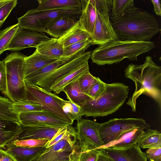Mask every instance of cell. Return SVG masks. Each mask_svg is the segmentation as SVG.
Listing matches in <instances>:
<instances>
[{
	"mask_svg": "<svg viewBox=\"0 0 161 161\" xmlns=\"http://www.w3.org/2000/svg\"><path fill=\"white\" fill-rule=\"evenodd\" d=\"M124 72L126 78L135 83V90L126 104L135 112L137 99L142 94L151 97L160 106L161 105V67L155 63L149 56L142 64H129Z\"/></svg>",
	"mask_w": 161,
	"mask_h": 161,
	"instance_id": "6da1fadb",
	"label": "cell"
},
{
	"mask_svg": "<svg viewBox=\"0 0 161 161\" xmlns=\"http://www.w3.org/2000/svg\"><path fill=\"white\" fill-rule=\"evenodd\" d=\"M111 22L120 40L150 41L160 31L153 14L135 6Z\"/></svg>",
	"mask_w": 161,
	"mask_h": 161,
	"instance_id": "7a4b0ae2",
	"label": "cell"
},
{
	"mask_svg": "<svg viewBox=\"0 0 161 161\" xmlns=\"http://www.w3.org/2000/svg\"><path fill=\"white\" fill-rule=\"evenodd\" d=\"M154 47V43L150 41L119 39L99 45L92 52L90 58L98 65L116 64L126 58L136 60L139 55Z\"/></svg>",
	"mask_w": 161,
	"mask_h": 161,
	"instance_id": "3957f363",
	"label": "cell"
},
{
	"mask_svg": "<svg viewBox=\"0 0 161 161\" xmlns=\"http://www.w3.org/2000/svg\"><path fill=\"white\" fill-rule=\"evenodd\" d=\"M129 90V87L122 83H106L104 91L97 99L86 102L80 108L87 117L95 118L112 114L124 104Z\"/></svg>",
	"mask_w": 161,
	"mask_h": 161,
	"instance_id": "277c9868",
	"label": "cell"
},
{
	"mask_svg": "<svg viewBox=\"0 0 161 161\" xmlns=\"http://www.w3.org/2000/svg\"><path fill=\"white\" fill-rule=\"evenodd\" d=\"M25 56L20 52H15L3 60L6 71L7 91L5 95L13 102L26 100V85L24 73Z\"/></svg>",
	"mask_w": 161,
	"mask_h": 161,
	"instance_id": "5b68a950",
	"label": "cell"
},
{
	"mask_svg": "<svg viewBox=\"0 0 161 161\" xmlns=\"http://www.w3.org/2000/svg\"><path fill=\"white\" fill-rule=\"evenodd\" d=\"M82 8L71 7L37 11L35 9L29 10L22 16L17 18L19 27L38 32L47 33L48 25L55 19L69 17L76 20L79 19Z\"/></svg>",
	"mask_w": 161,
	"mask_h": 161,
	"instance_id": "8992f818",
	"label": "cell"
},
{
	"mask_svg": "<svg viewBox=\"0 0 161 161\" xmlns=\"http://www.w3.org/2000/svg\"><path fill=\"white\" fill-rule=\"evenodd\" d=\"M26 98L28 102L41 106L49 112L72 125L74 120L65 110L69 101L38 86L26 84Z\"/></svg>",
	"mask_w": 161,
	"mask_h": 161,
	"instance_id": "52a82bcc",
	"label": "cell"
},
{
	"mask_svg": "<svg viewBox=\"0 0 161 161\" xmlns=\"http://www.w3.org/2000/svg\"><path fill=\"white\" fill-rule=\"evenodd\" d=\"M95 2L96 16L90 37L92 45H99L119 40L109 19L113 0H95Z\"/></svg>",
	"mask_w": 161,
	"mask_h": 161,
	"instance_id": "ba28073f",
	"label": "cell"
},
{
	"mask_svg": "<svg viewBox=\"0 0 161 161\" xmlns=\"http://www.w3.org/2000/svg\"><path fill=\"white\" fill-rule=\"evenodd\" d=\"M150 125L141 118H114L101 123L99 133L103 145L116 140L121 134L137 128L145 130Z\"/></svg>",
	"mask_w": 161,
	"mask_h": 161,
	"instance_id": "9c48e42d",
	"label": "cell"
},
{
	"mask_svg": "<svg viewBox=\"0 0 161 161\" xmlns=\"http://www.w3.org/2000/svg\"><path fill=\"white\" fill-rule=\"evenodd\" d=\"M77 142L76 131L70 125L64 138L31 161H69V156L75 149Z\"/></svg>",
	"mask_w": 161,
	"mask_h": 161,
	"instance_id": "30bf717a",
	"label": "cell"
},
{
	"mask_svg": "<svg viewBox=\"0 0 161 161\" xmlns=\"http://www.w3.org/2000/svg\"><path fill=\"white\" fill-rule=\"evenodd\" d=\"M77 121V146L80 151L97 149L103 145L99 133L101 123L82 118Z\"/></svg>",
	"mask_w": 161,
	"mask_h": 161,
	"instance_id": "8fae6325",
	"label": "cell"
},
{
	"mask_svg": "<svg viewBox=\"0 0 161 161\" xmlns=\"http://www.w3.org/2000/svg\"><path fill=\"white\" fill-rule=\"evenodd\" d=\"M91 53V51L85 52L56 69L38 82L37 85L51 92V88L56 83L82 64L88 62Z\"/></svg>",
	"mask_w": 161,
	"mask_h": 161,
	"instance_id": "7c38bea8",
	"label": "cell"
},
{
	"mask_svg": "<svg viewBox=\"0 0 161 161\" xmlns=\"http://www.w3.org/2000/svg\"><path fill=\"white\" fill-rule=\"evenodd\" d=\"M50 39L44 33L19 27L6 51H15L30 47H36L41 42Z\"/></svg>",
	"mask_w": 161,
	"mask_h": 161,
	"instance_id": "4fadbf2b",
	"label": "cell"
},
{
	"mask_svg": "<svg viewBox=\"0 0 161 161\" xmlns=\"http://www.w3.org/2000/svg\"><path fill=\"white\" fill-rule=\"evenodd\" d=\"M19 122L24 126L45 125L60 127L70 125L52 113L44 110L19 114Z\"/></svg>",
	"mask_w": 161,
	"mask_h": 161,
	"instance_id": "5bb4252c",
	"label": "cell"
},
{
	"mask_svg": "<svg viewBox=\"0 0 161 161\" xmlns=\"http://www.w3.org/2000/svg\"><path fill=\"white\" fill-rule=\"evenodd\" d=\"M100 149L102 153L114 161H148L145 153L142 151L137 144L124 149Z\"/></svg>",
	"mask_w": 161,
	"mask_h": 161,
	"instance_id": "9a60e30c",
	"label": "cell"
},
{
	"mask_svg": "<svg viewBox=\"0 0 161 161\" xmlns=\"http://www.w3.org/2000/svg\"><path fill=\"white\" fill-rule=\"evenodd\" d=\"M60 127L41 125L24 126L21 124L20 131L14 141L47 139L50 141Z\"/></svg>",
	"mask_w": 161,
	"mask_h": 161,
	"instance_id": "2e32d148",
	"label": "cell"
},
{
	"mask_svg": "<svg viewBox=\"0 0 161 161\" xmlns=\"http://www.w3.org/2000/svg\"><path fill=\"white\" fill-rule=\"evenodd\" d=\"M142 128H137L125 131L115 140L101 146L97 149L108 148L115 149H124L137 144L145 132Z\"/></svg>",
	"mask_w": 161,
	"mask_h": 161,
	"instance_id": "e0dca14e",
	"label": "cell"
},
{
	"mask_svg": "<svg viewBox=\"0 0 161 161\" xmlns=\"http://www.w3.org/2000/svg\"><path fill=\"white\" fill-rule=\"evenodd\" d=\"M6 151L15 161H31L42 154L46 148L45 147H27L17 146L11 143L0 148Z\"/></svg>",
	"mask_w": 161,
	"mask_h": 161,
	"instance_id": "ac0fdd59",
	"label": "cell"
},
{
	"mask_svg": "<svg viewBox=\"0 0 161 161\" xmlns=\"http://www.w3.org/2000/svg\"><path fill=\"white\" fill-rule=\"evenodd\" d=\"M81 3L82 12L78 21L82 28L91 36L96 16L95 0H82Z\"/></svg>",
	"mask_w": 161,
	"mask_h": 161,
	"instance_id": "d6986e66",
	"label": "cell"
},
{
	"mask_svg": "<svg viewBox=\"0 0 161 161\" xmlns=\"http://www.w3.org/2000/svg\"><path fill=\"white\" fill-rule=\"evenodd\" d=\"M21 130V124L0 118V148L12 143Z\"/></svg>",
	"mask_w": 161,
	"mask_h": 161,
	"instance_id": "ffe728a7",
	"label": "cell"
},
{
	"mask_svg": "<svg viewBox=\"0 0 161 161\" xmlns=\"http://www.w3.org/2000/svg\"><path fill=\"white\" fill-rule=\"evenodd\" d=\"M57 60L48 58L36 50L32 54L28 56H25L24 58V78L39 69Z\"/></svg>",
	"mask_w": 161,
	"mask_h": 161,
	"instance_id": "44dd1931",
	"label": "cell"
},
{
	"mask_svg": "<svg viewBox=\"0 0 161 161\" xmlns=\"http://www.w3.org/2000/svg\"><path fill=\"white\" fill-rule=\"evenodd\" d=\"M36 48L39 53L48 58L63 61L64 48L58 39L51 38L42 42Z\"/></svg>",
	"mask_w": 161,
	"mask_h": 161,
	"instance_id": "7402d4cb",
	"label": "cell"
},
{
	"mask_svg": "<svg viewBox=\"0 0 161 161\" xmlns=\"http://www.w3.org/2000/svg\"><path fill=\"white\" fill-rule=\"evenodd\" d=\"M91 35L81 27L78 21L63 36L58 39L64 48L90 38Z\"/></svg>",
	"mask_w": 161,
	"mask_h": 161,
	"instance_id": "603a6c76",
	"label": "cell"
},
{
	"mask_svg": "<svg viewBox=\"0 0 161 161\" xmlns=\"http://www.w3.org/2000/svg\"><path fill=\"white\" fill-rule=\"evenodd\" d=\"M78 21L69 17H62L54 19L47 25V33L58 39L65 33Z\"/></svg>",
	"mask_w": 161,
	"mask_h": 161,
	"instance_id": "cb8c5ba5",
	"label": "cell"
},
{
	"mask_svg": "<svg viewBox=\"0 0 161 161\" xmlns=\"http://www.w3.org/2000/svg\"><path fill=\"white\" fill-rule=\"evenodd\" d=\"M88 62L82 64L61 79L51 88V91L58 94L68 85L77 80L85 73L89 72Z\"/></svg>",
	"mask_w": 161,
	"mask_h": 161,
	"instance_id": "d4e9b609",
	"label": "cell"
},
{
	"mask_svg": "<svg viewBox=\"0 0 161 161\" xmlns=\"http://www.w3.org/2000/svg\"><path fill=\"white\" fill-rule=\"evenodd\" d=\"M62 92L65 93L69 101L80 107L86 102L92 100L83 92L80 86L78 79L67 86Z\"/></svg>",
	"mask_w": 161,
	"mask_h": 161,
	"instance_id": "484cf974",
	"label": "cell"
},
{
	"mask_svg": "<svg viewBox=\"0 0 161 161\" xmlns=\"http://www.w3.org/2000/svg\"><path fill=\"white\" fill-rule=\"evenodd\" d=\"M38 6L35 9L42 11L71 7L81 8V1L79 0H38Z\"/></svg>",
	"mask_w": 161,
	"mask_h": 161,
	"instance_id": "4316f807",
	"label": "cell"
},
{
	"mask_svg": "<svg viewBox=\"0 0 161 161\" xmlns=\"http://www.w3.org/2000/svg\"><path fill=\"white\" fill-rule=\"evenodd\" d=\"M65 63L61 60H58L45 66L25 78V83L37 86L38 82L47 77L54 70Z\"/></svg>",
	"mask_w": 161,
	"mask_h": 161,
	"instance_id": "83f0119b",
	"label": "cell"
},
{
	"mask_svg": "<svg viewBox=\"0 0 161 161\" xmlns=\"http://www.w3.org/2000/svg\"><path fill=\"white\" fill-rule=\"evenodd\" d=\"M137 144L142 148L161 147V134L157 130L146 129L144 134Z\"/></svg>",
	"mask_w": 161,
	"mask_h": 161,
	"instance_id": "f1b7e54d",
	"label": "cell"
},
{
	"mask_svg": "<svg viewBox=\"0 0 161 161\" xmlns=\"http://www.w3.org/2000/svg\"><path fill=\"white\" fill-rule=\"evenodd\" d=\"M92 45V42L89 38L64 47L63 55V61L66 63L72 60L85 52V51Z\"/></svg>",
	"mask_w": 161,
	"mask_h": 161,
	"instance_id": "f546056e",
	"label": "cell"
},
{
	"mask_svg": "<svg viewBox=\"0 0 161 161\" xmlns=\"http://www.w3.org/2000/svg\"><path fill=\"white\" fill-rule=\"evenodd\" d=\"M19 115L13 102L8 98L0 96V118L20 123Z\"/></svg>",
	"mask_w": 161,
	"mask_h": 161,
	"instance_id": "4dcf8cb0",
	"label": "cell"
},
{
	"mask_svg": "<svg viewBox=\"0 0 161 161\" xmlns=\"http://www.w3.org/2000/svg\"><path fill=\"white\" fill-rule=\"evenodd\" d=\"M134 6L133 0H113L110 16L111 22L117 19L123 15L130 8Z\"/></svg>",
	"mask_w": 161,
	"mask_h": 161,
	"instance_id": "1f68e13d",
	"label": "cell"
},
{
	"mask_svg": "<svg viewBox=\"0 0 161 161\" xmlns=\"http://www.w3.org/2000/svg\"><path fill=\"white\" fill-rule=\"evenodd\" d=\"M100 149L82 152L77 147L70 155L69 161H97L100 152Z\"/></svg>",
	"mask_w": 161,
	"mask_h": 161,
	"instance_id": "d6a6232c",
	"label": "cell"
},
{
	"mask_svg": "<svg viewBox=\"0 0 161 161\" xmlns=\"http://www.w3.org/2000/svg\"><path fill=\"white\" fill-rule=\"evenodd\" d=\"M19 27L18 23L0 30V55L6 51L13 36Z\"/></svg>",
	"mask_w": 161,
	"mask_h": 161,
	"instance_id": "836d02e7",
	"label": "cell"
},
{
	"mask_svg": "<svg viewBox=\"0 0 161 161\" xmlns=\"http://www.w3.org/2000/svg\"><path fill=\"white\" fill-rule=\"evenodd\" d=\"M13 105L19 114L45 110L41 106L30 103L26 100L13 102Z\"/></svg>",
	"mask_w": 161,
	"mask_h": 161,
	"instance_id": "e575fe53",
	"label": "cell"
},
{
	"mask_svg": "<svg viewBox=\"0 0 161 161\" xmlns=\"http://www.w3.org/2000/svg\"><path fill=\"white\" fill-rule=\"evenodd\" d=\"M98 77L92 75L88 72L78 79L80 86L83 92L86 94L91 87L98 81Z\"/></svg>",
	"mask_w": 161,
	"mask_h": 161,
	"instance_id": "d590c367",
	"label": "cell"
},
{
	"mask_svg": "<svg viewBox=\"0 0 161 161\" xmlns=\"http://www.w3.org/2000/svg\"><path fill=\"white\" fill-rule=\"evenodd\" d=\"M49 140L47 139H26L15 140L12 143L17 146L27 147H45Z\"/></svg>",
	"mask_w": 161,
	"mask_h": 161,
	"instance_id": "8d00e7d4",
	"label": "cell"
},
{
	"mask_svg": "<svg viewBox=\"0 0 161 161\" xmlns=\"http://www.w3.org/2000/svg\"><path fill=\"white\" fill-rule=\"evenodd\" d=\"M106 84L98 78L97 82L91 87L86 94L93 100L97 99L104 91Z\"/></svg>",
	"mask_w": 161,
	"mask_h": 161,
	"instance_id": "74e56055",
	"label": "cell"
},
{
	"mask_svg": "<svg viewBox=\"0 0 161 161\" xmlns=\"http://www.w3.org/2000/svg\"><path fill=\"white\" fill-rule=\"evenodd\" d=\"M17 3V0H10L0 8V29Z\"/></svg>",
	"mask_w": 161,
	"mask_h": 161,
	"instance_id": "f35d334b",
	"label": "cell"
},
{
	"mask_svg": "<svg viewBox=\"0 0 161 161\" xmlns=\"http://www.w3.org/2000/svg\"><path fill=\"white\" fill-rule=\"evenodd\" d=\"M70 125L60 127L54 136L47 143L45 148H47L51 147L64 138L68 132Z\"/></svg>",
	"mask_w": 161,
	"mask_h": 161,
	"instance_id": "ab89813d",
	"label": "cell"
},
{
	"mask_svg": "<svg viewBox=\"0 0 161 161\" xmlns=\"http://www.w3.org/2000/svg\"><path fill=\"white\" fill-rule=\"evenodd\" d=\"M69 102V103L66 106L69 109L67 113L74 121L76 120L78 121L82 119L84 114L80 106Z\"/></svg>",
	"mask_w": 161,
	"mask_h": 161,
	"instance_id": "60d3db41",
	"label": "cell"
},
{
	"mask_svg": "<svg viewBox=\"0 0 161 161\" xmlns=\"http://www.w3.org/2000/svg\"><path fill=\"white\" fill-rule=\"evenodd\" d=\"M0 91L5 95L7 91L6 69L3 60L0 61Z\"/></svg>",
	"mask_w": 161,
	"mask_h": 161,
	"instance_id": "b9f144b4",
	"label": "cell"
},
{
	"mask_svg": "<svg viewBox=\"0 0 161 161\" xmlns=\"http://www.w3.org/2000/svg\"><path fill=\"white\" fill-rule=\"evenodd\" d=\"M145 153L149 161H161V147L148 149Z\"/></svg>",
	"mask_w": 161,
	"mask_h": 161,
	"instance_id": "7bdbcfd3",
	"label": "cell"
},
{
	"mask_svg": "<svg viewBox=\"0 0 161 161\" xmlns=\"http://www.w3.org/2000/svg\"><path fill=\"white\" fill-rule=\"evenodd\" d=\"M0 161H15L6 151L0 148Z\"/></svg>",
	"mask_w": 161,
	"mask_h": 161,
	"instance_id": "ee69618b",
	"label": "cell"
},
{
	"mask_svg": "<svg viewBox=\"0 0 161 161\" xmlns=\"http://www.w3.org/2000/svg\"><path fill=\"white\" fill-rule=\"evenodd\" d=\"M151 2L154 6V10L158 16H161V4L159 0H152Z\"/></svg>",
	"mask_w": 161,
	"mask_h": 161,
	"instance_id": "f6af8a7d",
	"label": "cell"
},
{
	"mask_svg": "<svg viewBox=\"0 0 161 161\" xmlns=\"http://www.w3.org/2000/svg\"><path fill=\"white\" fill-rule=\"evenodd\" d=\"M97 161H114L100 152L98 156Z\"/></svg>",
	"mask_w": 161,
	"mask_h": 161,
	"instance_id": "bcb514c9",
	"label": "cell"
},
{
	"mask_svg": "<svg viewBox=\"0 0 161 161\" xmlns=\"http://www.w3.org/2000/svg\"><path fill=\"white\" fill-rule=\"evenodd\" d=\"M10 0H0V8L8 3Z\"/></svg>",
	"mask_w": 161,
	"mask_h": 161,
	"instance_id": "7dc6e473",
	"label": "cell"
}]
</instances>
